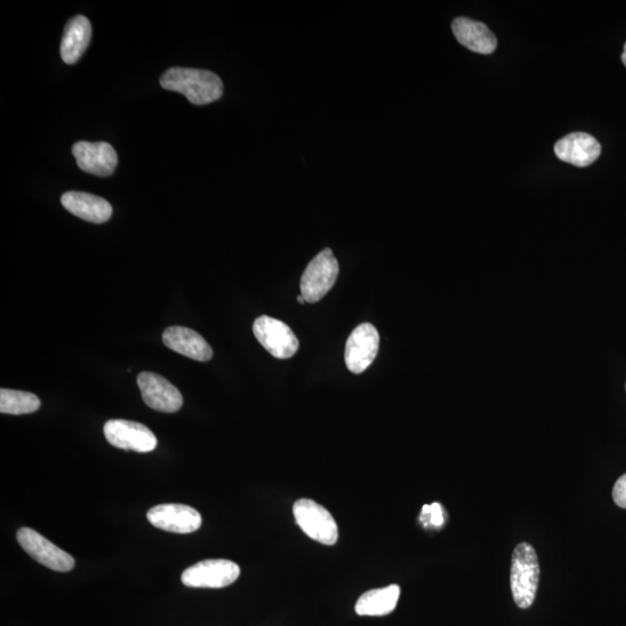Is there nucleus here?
<instances>
[{
  "label": "nucleus",
  "instance_id": "nucleus-2",
  "mask_svg": "<svg viewBox=\"0 0 626 626\" xmlns=\"http://www.w3.org/2000/svg\"><path fill=\"white\" fill-rule=\"evenodd\" d=\"M540 565L537 553L528 543H521L515 548L512 558L511 587L513 599L521 609L533 606L536 598Z\"/></svg>",
  "mask_w": 626,
  "mask_h": 626
},
{
  "label": "nucleus",
  "instance_id": "nucleus-1",
  "mask_svg": "<svg viewBox=\"0 0 626 626\" xmlns=\"http://www.w3.org/2000/svg\"><path fill=\"white\" fill-rule=\"evenodd\" d=\"M164 90L184 94L189 103L203 106L223 96V82L214 72L199 69L172 68L160 78Z\"/></svg>",
  "mask_w": 626,
  "mask_h": 626
},
{
  "label": "nucleus",
  "instance_id": "nucleus-15",
  "mask_svg": "<svg viewBox=\"0 0 626 626\" xmlns=\"http://www.w3.org/2000/svg\"><path fill=\"white\" fill-rule=\"evenodd\" d=\"M451 28L457 41L471 52L483 55L496 52L498 40L485 24L460 17L453 21Z\"/></svg>",
  "mask_w": 626,
  "mask_h": 626
},
{
  "label": "nucleus",
  "instance_id": "nucleus-9",
  "mask_svg": "<svg viewBox=\"0 0 626 626\" xmlns=\"http://www.w3.org/2000/svg\"><path fill=\"white\" fill-rule=\"evenodd\" d=\"M138 388L144 403L150 409L164 413L178 412L183 407L184 399L180 391L163 376L144 371L137 377Z\"/></svg>",
  "mask_w": 626,
  "mask_h": 626
},
{
  "label": "nucleus",
  "instance_id": "nucleus-17",
  "mask_svg": "<svg viewBox=\"0 0 626 626\" xmlns=\"http://www.w3.org/2000/svg\"><path fill=\"white\" fill-rule=\"evenodd\" d=\"M92 27L90 20L77 16L69 20L64 29L61 43V56L64 63L75 64L90 46Z\"/></svg>",
  "mask_w": 626,
  "mask_h": 626
},
{
  "label": "nucleus",
  "instance_id": "nucleus-4",
  "mask_svg": "<svg viewBox=\"0 0 626 626\" xmlns=\"http://www.w3.org/2000/svg\"><path fill=\"white\" fill-rule=\"evenodd\" d=\"M294 516L298 526L312 540L325 545H334L338 541L336 520L326 508L310 499H300L294 505Z\"/></svg>",
  "mask_w": 626,
  "mask_h": 626
},
{
  "label": "nucleus",
  "instance_id": "nucleus-18",
  "mask_svg": "<svg viewBox=\"0 0 626 626\" xmlns=\"http://www.w3.org/2000/svg\"><path fill=\"white\" fill-rule=\"evenodd\" d=\"M400 596V587L391 585L366 592L355 604L356 614L360 616H387L396 609Z\"/></svg>",
  "mask_w": 626,
  "mask_h": 626
},
{
  "label": "nucleus",
  "instance_id": "nucleus-21",
  "mask_svg": "<svg viewBox=\"0 0 626 626\" xmlns=\"http://www.w3.org/2000/svg\"><path fill=\"white\" fill-rule=\"evenodd\" d=\"M613 498L618 507L626 509V473L617 480L613 490Z\"/></svg>",
  "mask_w": 626,
  "mask_h": 626
},
{
  "label": "nucleus",
  "instance_id": "nucleus-11",
  "mask_svg": "<svg viewBox=\"0 0 626 626\" xmlns=\"http://www.w3.org/2000/svg\"><path fill=\"white\" fill-rule=\"evenodd\" d=\"M147 518L152 526L174 534H191L199 530L201 515L196 509L180 504H166L151 508Z\"/></svg>",
  "mask_w": 626,
  "mask_h": 626
},
{
  "label": "nucleus",
  "instance_id": "nucleus-13",
  "mask_svg": "<svg viewBox=\"0 0 626 626\" xmlns=\"http://www.w3.org/2000/svg\"><path fill=\"white\" fill-rule=\"evenodd\" d=\"M555 154L565 163L586 167L601 155V145L592 135L573 133L555 144Z\"/></svg>",
  "mask_w": 626,
  "mask_h": 626
},
{
  "label": "nucleus",
  "instance_id": "nucleus-19",
  "mask_svg": "<svg viewBox=\"0 0 626 626\" xmlns=\"http://www.w3.org/2000/svg\"><path fill=\"white\" fill-rule=\"evenodd\" d=\"M41 402L31 392L2 389L0 390V412L3 414H29L40 409Z\"/></svg>",
  "mask_w": 626,
  "mask_h": 626
},
{
  "label": "nucleus",
  "instance_id": "nucleus-10",
  "mask_svg": "<svg viewBox=\"0 0 626 626\" xmlns=\"http://www.w3.org/2000/svg\"><path fill=\"white\" fill-rule=\"evenodd\" d=\"M380 347V334L374 325L362 324L349 336L346 344L345 361L349 371L362 374L374 362Z\"/></svg>",
  "mask_w": 626,
  "mask_h": 626
},
{
  "label": "nucleus",
  "instance_id": "nucleus-14",
  "mask_svg": "<svg viewBox=\"0 0 626 626\" xmlns=\"http://www.w3.org/2000/svg\"><path fill=\"white\" fill-rule=\"evenodd\" d=\"M163 342L166 347L172 349L187 358L207 362L213 358V349L205 338L198 332L183 326H172L163 333Z\"/></svg>",
  "mask_w": 626,
  "mask_h": 626
},
{
  "label": "nucleus",
  "instance_id": "nucleus-8",
  "mask_svg": "<svg viewBox=\"0 0 626 626\" xmlns=\"http://www.w3.org/2000/svg\"><path fill=\"white\" fill-rule=\"evenodd\" d=\"M104 434L113 447L136 453H150L158 443L156 435L147 426L135 421L109 420L105 424Z\"/></svg>",
  "mask_w": 626,
  "mask_h": 626
},
{
  "label": "nucleus",
  "instance_id": "nucleus-3",
  "mask_svg": "<svg viewBox=\"0 0 626 626\" xmlns=\"http://www.w3.org/2000/svg\"><path fill=\"white\" fill-rule=\"evenodd\" d=\"M339 264L331 249L312 259L301 279V295L308 303H317L336 285Z\"/></svg>",
  "mask_w": 626,
  "mask_h": 626
},
{
  "label": "nucleus",
  "instance_id": "nucleus-12",
  "mask_svg": "<svg viewBox=\"0 0 626 626\" xmlns=\"http://www.w3.org/2000/svg\"><path fill=\"white\" fill-rule=\"evenodd\" d=\"M80 170L97 177H109L118 166V155L111 144L106 142H78L72 148Z\"/></svg>",
  "mask_w": 626,
  "mask_h": 626
},
{
  "label": "nucleus",
  "instance_id": "nucleus-20",
  "mask_svg": "<svg viewBox=\"0 0 626 626\" xmlns=\"http://www.w3.org/2000/svg\"><path fill=\"white\" fill-rule=\"evenodd\" d=\"M420 521L424 523L425 527H442L444 523L443 508L438 502L424 506L420 515Z\"/></svg>",
  "mask_w": 626,
  "mask_h": 626
},
{
  "label": "nucleus",
  "instance_id": "nucleus-22",
  "mask_svg": "<svg viewBox=\"0 0 626 626\" xmlns=\"http://www.w3.org/2000/svg\"><path fill=\"white\" fill-rule=\"evenodd\" d=\"M622 62H623V64H624V65H625V67H626V43H625V45H624V52H623V54H622Z\"/></svg>",
  "mask_w": 626,
  "mask_h": 626
},
{
  "label": "nucleus",
  "instance_id": "nucleus-7",
  "mask_svg": "<svg viewBox=\"0 0 626 626\" xmlns=\"http://www.w3.org/2000/svg\"><path fill=\"white\" fill-rule=\"evenodd\" d=\"M253 333L262 347L276 359L293 358L298 351V346H300L290 327L281 320L272 317H259L253 324Z\"/></svg>",
  "mask_w": 626,
  "mask_h": 626
},
{
  "label": "nucleus",
  "instance_id": "nucleus-5",
  "mask_svg": "<svg viewBox=\"0 0 626 626\" xmlns=\"http://www.w3.org/2000/svg\"><path fill=\"white\" fill-rule=\"evenodd\" d=\"M239 566L227 559H208L195 564L181 575V581L192 588H224L239 578Z\"/></svg>",
  "mask_w": 626,
  "mask_h": 626
},
{
  "label": "nucleus",
  "instance_id": "nucleus-16",
  "mask_svg": "<svg viewBox=\"0 0 626 626\" xmlns=\"http://www.w3.org/2000/svg\"><path fill=\"white\" fill-rule=\"evenodd\" d=\"M61 202L69 213L91 223H105L113 214L111 203L89 193L68 192L62 196Z\"/></svg>",
  "mask_w": 626,
  "mask_h": 626
},
{
  "label": "nucleus",
  "instance_id": "nucleus-6",
  "mask_svg": "<svg viewBox=\"0 0 626 626\" xmlns=\"http://www.w3.org/2000/svg\"><path fill=\"white\" fill-rule=\"evenodd\" d=\"M17 540L29 556L48 569L56 572H70L74 570L75 559L68 552L56 547L31 528H20L17 533Z\"/></svg>",
  "mask_w": 626,
  "mask_h": 626
},
{
  "label": "nucleus",
  "instance_id": "nucleus-23",
  "mask_svg": "<svg viewBox=\"0 0 626 626\" xmlns=\"http://www.w3.org/2000/svg\"><path fill=\"white\" fill-rule=\"evenodd\" d=\"M297 301L300 304H304L305 302H307V301H305V298L302 295L297 297Z\"/></svg>",
  "mask_w": 626,
  "mask_h": 626
}]
</instances>
